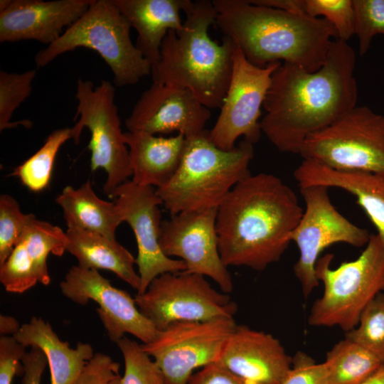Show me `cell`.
Instances as JSON below:
<instances>
[{"label":"cell","mask_w":384,"mask_h":384,"mask_svg":"<svg viewBox=\"0 0 384 384\" xmlns=\"http://www.w3.org/2000/svg\"><path fill=\"white\" fill-rule=\"evenodd\" d=\"M356 53L334 39L325 63L309 72L282 63L272 75L260 119L262 132L281 152L299 154L305 139L357 105Z\"/></svg>","instance_id":"obj_1"},{"label":"cell","mask_w":384,"mask_h":384,"mask_svg":"<svg viewBox=\"0 0 384 384\" xmlns=\"http://www.w3.org/2000/svg\"><path fill=\"white\" fill-rule=\"evenodd\" d=\"M304 209L294 191L280 178L250 174L218 208V250L224 265L257 271L278 262Z\"/></svg>","instance_id":"obj_2"},{"label":"cell","mask_w":384,"mask_h":384,"mask_svg":"<svg viewBox=\"0 0 384 384\" xmlns=\"http://www.w3.org/2000/svg\"><path fill=\"white\" fill-rule=\"evenodd\" d=\"M212 1L219 30L259 67L281 62L315 72L325 63L331 41L338 39L335 28L321 17L249 0Z\"/></svg>","instance_id":"obj_3"},{"label":"cell","mask_w":384,"mask_h":384,"mask_svg":"<svg viewBox=\"0 0 384 384\" xmlns=\"http://www.w3.org/2000/svg\"><path fill=\"white\" fill-rule=\"evenodd\" d=\"M181 31H169L151 66L153 82L190 90L208 109L220 108L233 72L235 43L223 36L211 39L208 30L215 24L217 11L210 0L191 1L183 11Z\"/></svg>","instance_id":"obj_4"},{"label":"cell","mask_w":384,"mask_h":384,"mask_svg":"<svg viewBox=\"0 0 384 384\" xmlns=\"http://www.w3.org/2000/svg\"><path fill=\"white\" fill-rule=\"evenodd\" d=\"M253 144L242 140L230 150L216 146L208 131L186 138L180 165L156 193L171 215L218 208L231 190L250 174Z\"/></svg>","instance_id":"obj_5"},{"label":"cell","mask_w":384,"mask_h":384,"mask_svg":"<svg viewBox=\"0 0 384 384\" xmlns=\"http://www.w3.org/2000/svg\"><path fill=\"white\" fill-rule=\"evenodd\" d=\"M334 255L320 257L316 277L324 285L321 296L309 311L312 326H337L346 332L353 329L369 303L384 292V245L371 234L361 255L331 268Z\"/></svg>","instance_id":"obj_6"},{"label":"cell","mask_w":384,"mask_h":384,"mask_svg":"<svg viewBox=\"0 0 384 384\" xmlns=\"http://www.w3.org/2000/svg\"><path fill=\"white\" fill-rule=\"evenodd\" d=\"M131 25L112 0H93L87 11L53 43L38 51L36 65L83 47L95 50L110 68L118 87L134 85L151 74V64L132 41Z\"/></svg>","instance_id":"obj_7"},{"label":"cell","mask_w":384,"mask_h":384,"mask_svg":"<svg viewBox=\"0 0 384 384\" xmlns=\"http://www.w3.org/2000/svg\"><path fill=\"white\" fill-rule=\"evenodd\" d=\"M299 154L336 171L384 177V115L356 105L309 136Z\"/></svg>","instance_id":"obj_8"},{"label":"cell","mask_w":384,"mask_h":384,"mask_svg":"<svg viewBox=\"0 0 384 384\" xmlns=\"http://www.w3.org/2000/svg\"><path fill=\"white\" fill-rule=\"evenodd\" d=\"M115 88L107 80L94 87L90 80L78 78L75 97L78 100L75 119L71 128L75 144L80 142L82 129L91 134L87 149L90 151V169H102L107 174L103 189L114 198L117 188L132 176L128 146L120 127L118 109L114 103Z\"/></svg>","instance_id":"obj_9"},{"label":"cell","mask_w":384,"mask_h":384,"mask_svg":"<svg viewBox=\"0 0 384 384\" xmlns=\"http://www.w3.org/2000/svg\"><path fill=\"white\" fill-rule=\"evenodd\" d=\"M134 300L159 331L175 322L233 318L238 309L236 303L213 288L204 276L185 271L156 277Z\"/></svg>","instance_id":"obj_10"},{"label":"cell","mask_w":384,"mask_h":384,"mask_svg":"<svg viewBox=\"0 0 384 384\" xmlns=\"http://www.w3.org/2000/svg\"><path fill=\"white\" fill-rule=\"evenodd\" d=\"M329 188L321 185L300 187L305 209L289 239L299 250L294 274L305 298L319 284L315 268L326 248L336 243L357 247L366 246L371 235L339 213L331 201Z\"/></svg>","instance_id":"obj_11"},{"label":"cell","mask_w":384,"mask_h":384,"mask_svg":"<svg viewBox=\"0 0 384 384\" xmlns=\"http://www.w3.org/2000/svg\"><path fill=\"white\" fill-rule=\"evenodd\" d=\"M236 326L233 318L175 322L140 347L153 358L164 384H187L195 369L219 360Z\"/></svg>","instance_id":"obj_12"},{"label":"cell","mask_w":384,"mask_h":384,"mask_svg":"<svg viewBox=\"0 0 384 384\" xmlns=\"http://www.w3.org/2000/svg\"><path fill=\"white\" fill-rule=\"evenodd\" d=\"M281 62L259 67L250 63L237 47L225 97L215 125L208 131L218 148L230 150L240 137L253 145L261 137L260 117L271 78Z\"/></svg>","instance_id":"obj_13"},{"label":"cell","mask_w":384,"mask_h":384,"mask_svg":"<svg viewBox=\"0 0 384 384\" xmlns=\"http://www.w3.org/2000/svg\"><path fill=\"white\" fill-rule=\"evenodd\" d=\"M218 208L183 211L162 220L159 245L168 257H177L185 272L211 278L225 294L233 289L232 277L218 250Z\"/></svg>","instance_id":"obj_14"},{"label":"cell","mask_w":384,"mask_h":384,"mask_svg":"<svg viewBox=\"0 0 384 384\" xmlns=\"http://www.w3.org/2000/svg\"><path fill=\"white\" fill-rule=\"evenodd\" d=\"M114 198L122 222L129 225L137 240L140 277L137 294H143L151 282L162 274L185 271L183 261L166 256L160 247L162 220L159 206L162 201L156 189L127 181L117 188Z\"/></svg>","instance_id":"obj_15"},{"label":"cell","mask_w":384,"mask_h":384,"mask_svg":"<svg viewBox=\"0 0 384 384\" xmlns=\"http://www.w3.org/2000/svg\"><path fill=\"white\" fill-rule=\"evenodd\" d=\"M63 294L75 303H97V312L110 339L117 342L130 334L143 343L153 341L159 331L140 312L134 298L113 287L97 270L72 267L60 283Z\"/></svg>","instance_id":"obj_16"},{"label":"cell","mask_w":384,"mask_h":384,"mask_svg":"<svg viewBox=\"0 0 384 384\" xmlns=\"http://www.w3.org/2000/svg\"><path fill=\"white\" fill-rule=\"evenodd\" d=\"M210 109L188 90L153 82L125 119L129 132L152 135L181 134L186 138L204 132Z\"/></svg>","instance_id":"obj_17"},{"label":"cell","mask_w":384,"mask_h":384,"mask_svg":"<svg viewBox=\"0 0 384 384\" xmlns=\"http://www.w3.org/2000/svg\"><path fill=\"white\" fill-rule=\"evenodd\" d=\"M93 0H1L0 42H55L89 9Z\"/></svg>","instance_id":"obj_18"},{"label":"cell","mask_w":384,"mask_h":384,"mask_svg":"<svg viewBox=\"0 0 384 384\" xmlns=\"http://www.w3.org/2000/svg\"><path fill=\"white\" fill-rule=\"evenodd\" d=\"M245 384H282L292 358L273 335L237 324L218 361Z\"/></svg>","instance_id":"obj_19"},{"label":"cell","mask_w":384,"mask_h":384,"mask_svg":"<svg viewBox=\"0 0 384 384\" xmlns=\"http://www.w3.org/2000/svg\"><path fill=\"white\" fill-rule=\"evenodd\" d=\"M300 187L321 185L341 188L356 198L384 245V177L368 172L334 170L317 161L303 159L294 171Z\"/></svg>","instance_id":"obj_20"},{"label":"cell","mask_w":384,"mask_h":384,"mask_svg":"<svg viewBox=\"0 0 384 384\" xmlns=\"http://www.w3.org/2000/svg\"><path fill=\"white\" fill-rule=\"evenodd\" d=\"M137 32L136 47L151 64L160 58L167 33L183 28L180 16L190 0H112Z\"/></svg>","instance_id":"obj_21"},{"label":"cell","mask_w":384,"mask_h":384,"mask_svg":"<svg viewBox=\"0 0 384 384\" xmlns=\"http://www.w3.org/2000/svg\"><path fill=\"white\" fill-rule=\"evenodd\" d=\"M124 139L129 149L134 183L159 188L171 179L182 159L184 135L164 137L128 131L124 132Z\"/></svg>","instance_id":"obj_22"},{"label":"cell","mask_w":384,"mask_h":384,"mask_svg":"<svg viewBox=\"0 0 384 384\" xmlns=\"http://www.w3.org/2000/svg\"><path fill=\"white\" fill-rule=\"evenodd\" d=\"M14 337L26 348L36 347L43 351L50 368V384H72L95 355L88 343L79 342L75 348H70L41 318L32 317Z\"/></svg>","instance_id":"obj_23"},{"label":"cell","mask_w":384,"mask_h":384,"mask_svg":"<svg viewBox=\"0 0 384 384\" xmlns=\"http://www.w3.org/2000/svg\"><path fill=\"white\" fill-rule=\"evenodd\" d=\"M65 250L78 261V266L114 272L137 291L140 277L134 270L136 259L116 239L81 228H68Z\"/></svg>","instance_id":"obj_24"},{"label":"cell","mask_w":384,"mask_h":384,"mask_svg":"<svg viewBox=\"0 0 384 384\" xmlns=\"http://www.w3.org/2000/svg\"><path fill=\"white\" fill-rule=\"evenodd\" d=\"M63 209L68 228H81L116 239L122 220L114 202L99 198L89 180L78 188L65 186L55 199Z\"/></svg>","instance_id":"obj_25"},{"label":"cell","mask_w":384,"mask_h":384,"mask_svg":"<svg viewBox=\"0 0 384 384\" xmlns=\"http://www.w3.org/2000/svg\"><path fill=\"white\" fill-rule=\"evenodd\" d=\"M328 384H358L384 365L367 349L345 337L326 353Z\"/></svg>","instance_id":"obj_26"},{"label":"cell","mask_w":384,"mask_h":384,"mask_svg":"<svg viewBox=\"0 0 384 384\" xmlns=\"http://www.w3.org/2000/svg\"><path fill=\"white\" fill-rule=\"evenodd\" d=\"M20 241L24 244L31 259L38 282L48 285L50 277L47 258L50 253L61 256L66 251V232L58 226L37 219L33 214L30 213Z\"/></svg>","instance_id":"obj_27"},{"label":"cell","mask_w":384,"mask_h":384,"mask_svg":"<svg viewBox=\"0 0 384 384\" xmlns=\"http://www.w3.org/2000/svg\"><path fill=\"white\" fill-rule=\"evenodd\" d=\"M70 139H72L71 128L54 130L35 154L14 169L13 175L32 191L45 189L49 184L56 155Z\"/></svg>","instance_id":"obj_28"},{"label":"cell","mask_w":384,"mask_h":384,"mask_svg":"<svg viewBox=\"0 0 384 384\" xmlns=\"http://www.w3.org/2000/svg\"><path fill=\"white\" fill-rule=\"evenodd\" d=\"M36 75V70L21 73L0 71V131L22 125L27 128L32 122L24 119L11 122L14 111L26 100L32 91V82Z\"/></svg>","instance_id":"obj_29"},{"label":"cell","mask_w":384,"mask_h":384,"mask_svg":"<svg viewBox=\"0 0 384 384\" xmlns=\"http://www.w3.org/2000/svg\"><path fill=\"white\" fill-rule=\"evenodd\" d=\"M345 337L367 349L384 365V292L369 303L357 326L346 332Z\"/></svg>","instance_id":"obj_30"},{"label":"cell","mask_w":384,"mask_h":384,"mask_svg":"<svg viewBox=\"0 0 384 384\" xmlns=\"http://www.w3.org/2000/svg\"><path fill=\"white\" fill-rule=\"evenodd\" d=\"M117 344L124 361L121 384H164L161 370L140 345L125 336Z\"/></svg>","instance_id":"obj_31"},{"label":"cell","mask_w":384,"mask_h":384,"mask_svg":"<svg viewBox=\"0 0 384 384\" xmlns=\"http://www.w3.org/2000/svg\"><path fill=\"white\" fill-rule=\"evenodd\" d=\"M0 281L6 292L23 293L38 282L24 244L19 242L0 265Z\"/></svg>","instance_id":"obj_32"},{"label":"cell","mask_w":384,"mask_h":384,"mask_svg":"<svg viewBox=\"0 0 384 384\" xmlns=\"http://www.w3.org/2000/svg\"><path fill=\"white\" fill-rule=\"evenodd\" d=\"M305 12L314 18L323 16L341 41L347 42L355 35L353 0H305Z\"/></svg>","instance_id":"obj_33"},{"label":"cell","mask_w":384,"mask_h":384,"mask_svg":"<svg viewBox=\"0 0 384 384\" xmlns=\"http://www.w3.org/2000/svg\"><path fill=\"white\" fill-rule=\"evenodd\" d=\"M29 214L21 212L17 201L9 194L0 196V265L21 240Z\"/></svg>","instance_id":"obj_34"},{"label":"cell","mask_w":384,"mask_h":384,"mask_svg":"<svg viewBox=\"0 0 384 384\" xmlns=\"http://www.w3.org/2000/svg\"><path fill=\"white\" fill-rule=\"evenodd\" d=\"M355 35L358 40L359 55L370 48L376 35L384 36V0H353Z\"/></svg>","instance_id":"obj_35"},{"label":"cell","mask_w":384,"mask_h":384,"mask_svg":"<svg viewBox=\"0 0 384 384\" xmlns=\"http://www.w3.org/2000/svg\"><path fill=\"white\" fill-rule=\"evenodd\" d=\"M119 366L108 355L95 353L72 384H121Z\"/></svg>","instance_id":"obj_36"},{"label":"cell","mask_w":384,"mask_h":384,"mask_svg":"<svg viewBox=\"0 0 384 384\" xmlns=\"http://www.w3.org/2000/svg\"><path fill=\"white\" fill-rule=\"evenodd\" d=\"M282 384H328L327 373L323 363L298 351L292 358V368Z\"/></svg>","instance_id":"obj_37"},{"label":"cell","mask_w":384,"mask_h":384,"mask_svg":"<svg viewBox=\"0 0 384 384\" xmlns=\"http://www.w3.org/2000/svg\"><path fill=\"white\" fill-rule=\"evenodd\" d=\"M26 353V347L13 336L0 338V384H11Z\"/></svg>","instance_id":"obj_38"},{"label":"cell","mask_w":384,"mask_h":384,"mask_svg":"<svg viewBox=\"0 0 384 384\" xmlns=\"http://www.w3.org/2000/svg\"><path fill=\"white\" fill-rule=\"evenodd\" d=\"M187 384H245L219 361L206 365L190 377Z\"/></svg>","instance_id":"obj_39"},{"label":"cell","mask_w":384,"mask_h":384,"mask_svg":"<svg viewBox=\"0 0 384 384\" xmlns=\"http://www.w3.org/2000/svg\"><path fill=\"white\" fill-rule=\"evenodd\" d=\"M23 376L22 384H41L43 373L48 361L41 350L31 347L22 358Z\"/></svg>","instance_id":"obj_40"},{"label":"cell","mask_w":384,"mask_h":384,"mask_svg":"<svg viewBox=\"0 0 384 384\" xmlns=\"http://www.w3.org/2000/svg\"><path fill=\"white\" fill-rule=\"evenodd\" d=\"M252 4L272 7L287 11L304 13L305 0H249Z\"/></svg>","instance_id":"obj_41"},{"label":"cell","mask_w":384,"mask_h":384,"mask_svg":"<svg viewBox=\"0 0 384 384\" xmlns=\"http://www.w3.org/2000/svg\"><path fill=\"white\" fill-rule=\"evenodd\" d=\"M21 325L14 317L6 315L0 316V332L1 336H14Z\"/></svg>","instance_id":"obj_42"},{"label":"cell","mask_w":384,"mask_h":384,"mask_svg":"<svg viewBox=\"0 0 384 384\" xmlns=\"http://www.w3.org/2000/svg\"><path fill=\"white\" fill-rule=\"evenodd\" d=\"M358 384H384V366L370 377Z\"/></svg>","instance_id":"obj_43"}]
</instances>
